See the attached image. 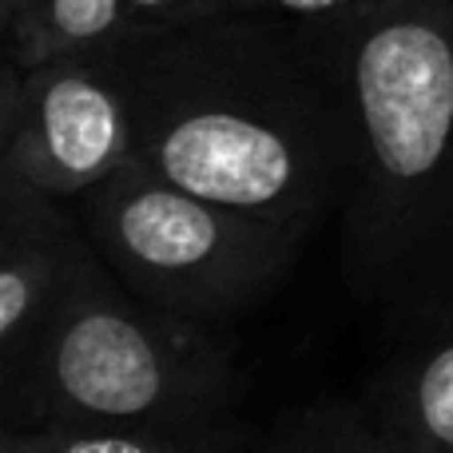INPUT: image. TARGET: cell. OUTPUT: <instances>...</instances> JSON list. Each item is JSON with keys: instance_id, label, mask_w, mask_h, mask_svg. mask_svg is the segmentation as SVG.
<instances>
[{"instance_id": "obj_1", "label": "cell", "mask_w": 453, "mask_h": 453, "mask_svg": "<svg viewBox=\"0 0 453 453\" xmlns=\"http://www.w3.org/2000/svg\"><path fill=\"white\" fill-rule=\"evenodd\" d=\"M135 159L234 211L319 231L354 180V111L330 20L231 12L127 36Z\"/></svg>"}, {"instance_id": "obj_2", "label": "cell", "mask_w": 453, "mask_h": 453, "mask_svg": "<svg viewBox=\"0 0 453 453\" xmlns=\"http://www.w3.org/2000/svg\"><path fill=\"white\" fill-rule=\"evenodd\" d=\"M330 32L354 111L342 266L410 322L453 298V0H366Z\"/></svg>"}, {"instance_id": "obj_3", "label": "cell", "mask_w": 453, "mask_h": 453, "mask_svg": "<svg viewBox=\"0 0 453 453\" xmlns=\"http://www.w3.org/2000/svg\"><path fill=\"white\" fill-rule=\"evenodd\" d=\"M242 390V362L219 326L132 295L92 247L32 358L0 382V426L207 434L234 426Z\"/></svg>"}, {"instance_id": "obj_4", "label": "cell", "mask_w": 453, "mask_h": 453, "mask_svg": "<svg viewBox=\"0 0 453 453\" xmlns=\"http://www.w3.org/2000/svg\"><path fill=\"white\" fill-rule=\"evenodd\" d=\"M72 207L132 295L211 326L263 303L311 239V231L196 196L140 159L88 188Z\"/></svg>"}, {"instance_id": "obj_5", "label": "cell", "mask_w": 453, "mask_h": 453, "mask_svg": "<svg viewBox=\"0 0 453 453\" xmlns=\"http://www.w3.org/2000/svg\"><path fill=\"white\" fill-rule=\"evenodd\" d=\"M127 36L32 68L4 60L0 172L72 203L132 164L140 116Z\"/></svg>"}, {"instance_id": "obj_6", "label": "cell", "mask_w": 453, "mask_h": 453, "mask_svg": "<svg viewBox=\"0 0 453 453\" xmlns=\"http://www.w3.org/2000/svg\"><path fill=\"white\" fill-rule=\"evenodd\" d=\"M92 250L68 199L0 172V382L20 374Z\"/></svg>"}, {"instance_id": "obj_7", "label": "cell", "mask_w": 453, "mask_h": 453, "mask_svg": "<svg viewBox=\"0 0 453 453\" xmlns=\"http://www.w3.org/2000/svg\"><path fill=\"white\" fill-rule=\"evenodd\" d=\"M366 414L394 453H453V298L410 319Z\"/></svg>"}, {"instance_id": "obj_8", "label": "cell", "mask_w": 453, "mask_h": 453, "mask_svg": "<svg viewBox=\"0 0 453 453\" xmlns=\"http://www.w3.org/2000/svg\"><path fill=\"white\" fill-rule=\"evenodd\" d=\"M4 60L32 68L72 52L108 48L127 36L119 0H0Z\"/></svg>"}, {"instance_id": "obj_9", "label": "cell", "mask_w": 453, "mask_h": 453, "mask_svg": "<svg viewBox=\"0 0 453 453\" xmlns=\"http://www.w3.org/2000/svg\"><path fill=\"white\" fill-rule=\"evenodd\" d=\"M0 453H234V426L167 434L140 426H0Z\"/></svg>"}, {"instance_id": "obj_10", "label": "cell", "mask_w": 453, "mask_h": 453, "mask_svg": "<svg viewBox=\"0 0 453 453\" xmlns=\"http://www.w3.org/2000/svg\"><path fill=\"white\" fill-rule=\"evenodd\" d=\"M255 453H394V446L362 406L322 398L282 414Z\"/></svg>"}, {"instance_id": "obj_11", "label": "cell", "mask_w": 453, "mask_h": 453, "mask_svg": "<svg viewBox=\"0 0 453 453\" xmlns=\"http://www.w3.org/2000/svg\"><path fill=\"white\" fill-rule=\"evenodd\" d=\"M119 4L127 16V32H172L242 12L247 0H119Z\"/></svg>"}, {"instance_id": "obj_12", "label": "cell", "mask_w": 453, "mask_h": 453, "mask_svg": "<svg viewBox=\"0 0 453 453\" xmlns=\"http://www.w3.org/2000/svg\"><path fill=\"white\" fill-rule=\"evenodd\" d=\"M366 4V0H247L242 12H279V16H295V20H330L338 12Z\"/></svg>"}]
</instances>
